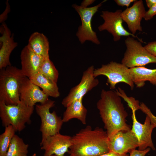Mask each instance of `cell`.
I'll use <instances>...</instances> for the list:
<instances>
[{"instance_id": "obj_1", "label": "cell", "mask_w": 156, "mask_h": 156, "mask_svg": "<svg viewBox=\"0 0 156 156\" xmlns=\"http://www.w3.org/2000/svg\"><path fill=\"white\" fill-rule=\"evenodd\" d=\"M96 106L109 138L120 131L131 129L126 122L128 113L116 92L102 90Z\"/></svg>"}, {"instance_id": "obj_2", "label": "cell", "mask_w": 156, "mask_h": 156, "mask_svg": "<svg viewBox=\"0 0 156 156\" xmlns=\"http://www.w3.org/2000/svg\"><path fill=\"white\" fill-rule=\"evenodd\" d=\"M109 145L106 131L88 125L71 136L68 153L71 156H98L110 151Z\"/></svg>"}, {"instance_id": "obj_3", "label": "cell", "mask_w": 156, "mask_h": 156, "mask_svg": "<svg viewBox=\"0 0 156 156\" xmlns=\"http://www.w3.org/2000/svg\"><path fill=\"white\" fill-rule=\"evenodd\" d=\"M25 76L21 69L11 65L0 69V101L7 105L19 103L20 86Z\"/></svg>"}, {"instance_id": "obj_4", "label": "cell", "mask_w": 156, "mask_h": 156, "mask_svg": "<svg viewBox=\"0 0 156 156\" xmlns=\"http://www.w3.org/2000/svg\"><path fill=\"white\" fill-rule=\"evenodd\" d=\"M34 107L28 106L23 101L16 105H7L0 101V117L2 125L5 127L11 125L16 132H20L30 124Z\"/></svg>"}, {"instance_id": "obj_5", "label": "cell", "mask_w": 156, "mask_h": 156, "mask_svg": "<svg viewBox=\"0 0 156 156\" xmlns=\"http://www.w3.org/2000/svg\"><path fill=\"white\" fill-rule=\"evenodd\" d=\"M126 49L121 63L128 68L144 66L151 63L156 64V57L142 46V42L131 37L125 40Z\"/></svg>"}, {"instance_id": "obj_6", "label": "cell", "mask_w": 156, "mask_h": 156, "mask_svg": "<svg viewBox=\"0 0 156 156\" xmlns=\"http://www.w3.org/2000/svg\"><path fill=\"white\" fill-rule=\"evenodd\" d=\"M55 101L49 99L45 103L36 105L35 109L40 117L41 123L40 130L42 133L41 142L48 137L60 132L63 124L62 118L55 111L51 113V108L55 106Z\"/></svg>"}, {"instance_id": "obj_7", "label": "cell", "mask_w": 156, "mask_h": 156, "mask_svg": "<svg viewBox=\"0 0 156 156\" xmlns=\"http://www.w3.org/2000/svg\"><path fill=\"white\" fill-rule=\"evenodd\" d=\"M106 1H103L94 6L86 8L76 4L73 5L72 6L81 19V25L79 27L76 35L82 44L86 41H90L96 44H100L96 33L93 30L92 21L93 16Z\"/></svg>"}, {"instance_id": "obj_8", "label": "cell", "mask_w": 156, "mask_h": 156, "mask_svg": "<svg viewBox=\"0 0 156 156\" xmlns=\"http://www.w3.org/2000/svg\"><path fill=\"white\" fill-rule=\"evenodd\" d=\"M129 69L122 63L112 61L102 65L101 68L95 69L93 75L95 78L101 75L106 76L107 78V83L112 90L115 88L117 83L123 82L129 85L132 90L134 85Z\"/></svg>"}, {"instance_id": "obj_9", "label": "cell", "mask_w": 156, "mask_h": 156, "mask_svg": "<svg viewBox=\"0 0 156 156\" xmlns=\"http://www.w3.org/2000/svg\"><path fill=\"white\" fill-rule=\"evenodd\" d=\"M122 12L120 9L117 10L114 12L107 10L102 11L100 16L104 22L98 27V30L100 31H107L112 34L113 40L115 42L120 40L122 36H131L135 38H137L139 41L143 42L141 39L129 32L124 28L122 16Z\"/></svg>"}, {"instance_id": "obj_10", "label": "cell", "mask_w": 156, "mask_h": 156, "mask_svg": "<svg viewBox=\"0 0 156 156\" xmlns=\"http://www.w3.org/2000/svg\"><path fill=\"white\" fill-rule=\"evenodd\" d=\"M94 66H91L83 73L80 83L72 88L68 95L62 101V105L66 107L75 101L83 98L88 92L99 84L98 79L94 77Z\"/></svg>"}, {"instance_id": "obj_11", "label": "cell", "mask_w": 156, "mask_h": 156, "mask_svg": "<svg viewBox=\"0 0 156 156\" xmlns=\"http://www.w3.org/2000/svg\"><path fill=\"white\" fill-rule=\"evenodd\" d=\"M109 139L110 151L119 154H127L138 146V140L131 129L120 131Z\"/></svg>"}, {"instance_id": "obj_12", "label": "cell", "mask_w": 156, "mask_h": 156, "mask_svg": "<svg viewBox=\"0 0 156 156\" xmlns=\"http://www.w3.org/2000/svg\"><path fill=\"white\" fill-rule=\"evenodd\" d=\"M41 150L44 151V156H64L71 145V136L59 133L50 136L40 143Z\"/></svg>"}, {"instance_id": "obj_13", "label": "cell", "mask_w": 156, "mask_h": 156, "mask_svg": "<svg viewBox=\"0 0 156 156\" xmlns=\"http://www.w3.org/2000/svg\"><path fill=\"white\" fill-rule=\"evenodd\" d=\"M19 94L20 100L30 107H34L37 103H44L49 99L47 95L25 76L21 81Z\"/></svg>"}, {"instance_id": "obj_14", "label": "cell", "mask_w": 156, "mask_h": 156, "mask_svg": "<svg viewBox=\"0 0 156 156\" xmlns=\"http://www.w3.org/2000/svg\"><path fill=\"white\" fill-rule=\"evenodd\" d=\"M132 112L133 125L131 129L138 140V150H142L150 148L155 150L152 138V131L155 127L151 124L149 117L146 116L144 124H142L137 120L135 112Z\"/></svg>"}, {"instance_id": "obj_15", "label": "cell", "mask_w": 156, "mask_h": 156, "mask_svg": "<svg viewBox=\"0 0 156 156\" xmlns=\"http://www.w3.org/2000/svg\"><path fill=\"white\" fill-rule=\"evenodd\" d=\"M146 12L142 0H135L131 7L122 12L123 21L127 23L132 34L134 35L137 31H142L141 23Z\"/></svg>"}, {"instance_id": "obj_16", "label": "cell", "mask_w": 156, "mask_h": 156, "mask_svg": "<svg viewBox=\"0 0 156 156\" xmlns=\"http://www.w3.org/2000/svg\"><path fill=\"white\" fill-rule=\"evenodd\" d=\"M20 58L21 71L25 76L29 78L39 73L44 59L36 54L27 45L22 50Z\"/></svg>"}, {"instance_id": "obj_17", "label": "cell", "mask_w": 156, "mask_h": 156, "mask_svg": "<svg viewBox=\"0 0 156 156\" xmlns=\"http://www.w3.org/2000/svg\"><path fill=\"white\" fill-rule=\"evenodd\" d=\"M3 34L0 37L2 44L0 49V69L11 66L10 57L13 50L18 46V43L14 40L13 34L11 36V32L6 25H3Z\"/></svg>"}, {"instance_id": "obj_18", "label": "cell", "mask_w": 156, "mask_h": 156, "mask_svg": "<svg viewBox=\"0 0 156 156\" xmlns=\"http://www.w3.org/2000/svg\"><path fill=\"white\" fill-rule=\"evenodd\" d=\"M129 70L133 81L137 87H143L146 81L156 86V69L140 66L129 68Z\"/></svg>"}, {"instance_id": "obj_19", "label": "cell", "mask_w": 156, "mask_h": 156, "mask_svg": "<svg viewBox=\"0 0 156 156\" xmlns=\"http://www.w3.org/2000/svg\"><path fill=\"white\" fill-rule=\"evenodd\" d=\"M27 45L36 54L44 59L49 58V42L43 34L38 32L32 33L29 38Z\"/></svg>"}, {"instance_id": "obj_20", "label": "cell", "mask_w": 156, "mask_h": 156, "mask_svg": "<svg viewBox=\"0 0 156 156\" xmlns=\"http://www.w3.org/2000/svg\"><path fill=\"white\" fill-rule=\"evenodd\" d=\"M83 98L75 101L66 107L62 118L64 122H66L72 119L76 118L83 124H86L87 110L83 105Z\"/></svg>"}, {"instance_id": "obj_21", "label": "cell", "mask_w": 156, "mask_h": 156, "mask_svg": "<svg viewBox=\"0 0 156 156\" xmlns=\"http://www.w3.org/2000/svg\"><path fill=\"white\" fill-rule=\"evenodd\" d=\"M31 81L41 88L43 92L49 96L57 98L60 96V92L57 83L51 82L38 73L29 78Z\"/></svg>"}, {"instance_id": "obj_22", "label": "cell", "mask_w": 156, "mask_h": 156, "mask_svg": "<svg viewBox=\"0 0 156 156\" xmlns=\"http://www.w3.org/2000/svg\"><path fill=\"white\" fill-rule=\"evenodd\" d=\"M29 145L15 134L12 140L5 156H27Z\"/></svg>"}, {"instance_id": "obj_23", "label": "cell", "mask_w": 156, "mask_h": 156, "mask_svg": "<svg viewBox=\"0 0 156 156\" xmlns=\"http://www.w3.org/2000/svg\"><path fill=\"white\" fill-rule=\"evenodd\" d=\"M39 72L51 82L57 83L59 73L49 58L44 59Z\"/></svg>"}, {"instance_id": "obj_24", "label": "cell", "mask_w": 156, "mask_h": 156, "mask_svg": "<svg viewBox=\"0 0 156 156\" xmlns=\"http://www.w3.org/2000/svg\"><path fill=\"white\" fill-rule=\"evenodd\" d=\"M16 132L11 125L5 127L4 131L0 135V156H5Z\"/></svg>"}, {"instance_id": "obj_25", "label": "cell", "mask_w": 156, "mask_h": 156, "mask_svg": "<svg viewBox=\"0 0 156 156\" xmlns=\"http://www.w3.org/2000/svg\"><path fill=\"white\" fill-rule=\"evenodd\" d=\"M119 92L116 90V92L127 102L129 106L131 109L132 111L135 112L137 110L140 109V104L138 101L135 100L133 97H128L120 88H119Z\"/></svg>"}, {"instance_id": "obj_26", "label": "cell", "mask_w": 156, "mask_h": 156, "mask_svg": "<svg viewBox=\"0 0 156 156\" xmlns=\"http://www.w3.org/2000/svg\"><path fill=\"white\" fill-rule=\"evenodd\" d=\"M140 110L149 117L151 124L155 128H156V116L153 114L150 109L145 104L142 102L140 104Z\"/></svg>"}, {"instance_id": "obj_27", "label": "cell", "mask_w": 156, "mask_h": 156, "mask_svg": "<svg viewBox=\"0 0 156 156\" xmlns=\"http://www.w3.org/2000/svg\"><path fill=\"white\" fill-rule=\"evenodd\" d=\"M151 148H148L142 150L135 149L132 150L129 153V156H145L150 151Z\"/></svg>"}, {"instance_id": "obj_28", "label": "cell", "mask_w": 156, "mask_h": 156, "mask_svg": "<svg viewBox=\"0 0 156 156\" xmlns=\"http://www.w3.org/2000/svg\"><path fill=\"white\" fill-rule=\"evenodd\" d=\"M156 15V4L149 8L146 12L144 18L146 21L151 19L153 17Z\"/></svg>"}, {"instance_id": "obj_29", "label": "cell", "mask_w": 156, "mask_h": 156, "mask_svg": "<svg viewBox=\"0 0 156 156\" xmlns=\"http://www.w3.org/2000/svg\"><path fill=\"white\" fill-rule=\"evenodd\" d=\"M145 47L150 53L156 57V41L148 43Z\"/></svg>"}, {"instance_id": "obj_30", "label": "cell", "mask_w": 156, "mask_h": 156, "mask_svg": "<svg viewBox=\"0 0 156 156\" xmlns=\"http://www.w3.org/2000/svg\"><path fill=\"white\" fill-rule=\"evenodd\" d=\"M6 7L3 12L0 15V23H3L4 22L7 18L8 14L10 11V5L8 3V0L6 1Z\"/></svg>"}, {"instance_id": "obj_31", "label": "cell", "mask_w": 156, "mask_h": 156, "mask_svg": "<svg viewBox=\"0 0 156 156\" xmlns=\"http://www.w3.org/2000/svg\"><path fill=\"white\" fill-rule=\"evenodd\" d=\"M135 0H115L116 4L121 6H126L128 8L131 3L134 2Z\"/></svg>"}, {"instance_id": "obj_32", "label": "cell", "mask_w": 156, "mask_h": 156, "mask_svg": "<svg viewBox=\"0 0 156 156\" xmlns=\"http://www.w3.org/2000/svg\"><path fill=\"white\" fill-rule=\"evenodd\" d=\"M95 1L94 0H84L82 2L80 6L83 8H88V6L92 4Z\"/></svg>"}, {"instance_id": "obj_33", "label": "cell", "mask_w": 156, "mask_h": 156, "mask_svg": "<svg viewBox=\"0 0 156 156\" xmlns=\"http://www.w3.org/2000/svg\"><path fill=\"white\" fill-rule=\"evenodd\" d=\"M98 156H129V155L127 154L123 155L119 154L114 152L110 151L107 153Z\"/></svg>"}, {"instance_id": "obj_34", "label": "cell", "mask_w": 156, "mask_h": 156, "mask_svg": "<svg viewBox=\"0 0 156 156\" xmlns=\"http://www.w3.org/2000/svg\"><path fill=\"white\" fill-rule=\"evenodd\" d=\"M146 2L149 8L156 4V0H146Z\"/></svg>"}, {"instance_id": "obj_35", "label": "cell", "mask_w": 156, "mask_h": 156, "mask_svg": "<svg viewBox=\"0 0 156 156\" xmlns=\"http://www.w3.org/2000/svg\"><path fill=\"white\" fill-rule=\"evenodd\" d=\"M31 156H36V155L35 153H34Z\"/></svg>"}, {"instance_id": "obj_36", "label": "cell", "mask_w": 156, "mask_h": 156, "mask_svg": "<svg viewBox=\"0 0 156 156\" xmlns=\"http://www.w3.org/2000/svg\"><path fill=\"white\" fill-rule=\"evenodd\" d=\"M50 156H56V155H51ZM71 156L70 155H69L68 156Z\"/></svg>"}]
</instances>
